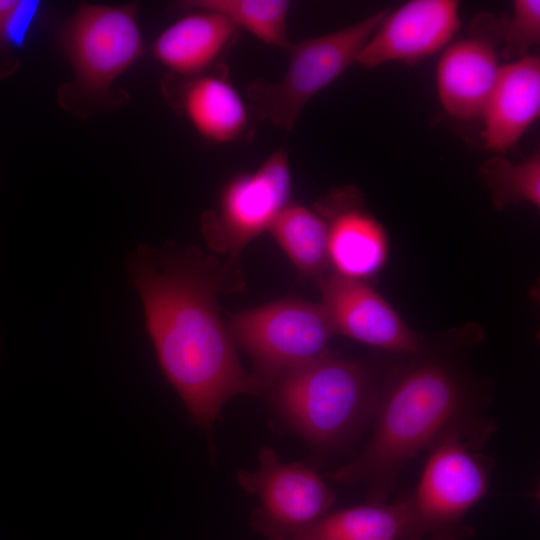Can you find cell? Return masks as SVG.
<instances>
[{
  "label": "cell",
  "instance_id": "ffe728a7",
  "mask_svg": "<svg viewBox=\"0 0 540 540\" xmlns=\"http://www.w3.org/2000/svg\"><path fill=\"white\" fill-rule=\"evenodd\" d=\"M480 177L490 190L498 210L508 205L528 202L540 206V154L536 151L520 163L503 156H494L483 163Z\"/></svg>",
  "mask_w": 540,
  "mask_h": 540
},
{
  "label": "cell",
  "instance_id": "ba28073f",
  "mask_svg": "<svg viewBox=\"0 0 540 540\" xmlns=\"http://www.w3.org/2000/svg\"><path fill=\"white\" fill-rule=\"evenodd\" d=\"M292 177L285 148L270 154L251 172L230 179L219 195L217 208L205 212L201 229L209 246L229 255L233 269L242 250L268 231L291 202Z\"/></svg>",
  "mask_w": 540,
  "mask_h": 540
},
{
  "label": "cell",
  "instance_id": "277c9868",
  "mask_svg": "<svg viewBox=\"0 0 540 540\" xmlns=\"http://www.w3.org/2000/svg\"><path fill=\"white\" fill-rule=\"evenodd\" d=\"M62 51L74 81L63 86L59 101L79 113L114 95L112 85L144 51L138 4L80 3L60 32ZM102 106V105H101Z\"/></svg>",
  "mask_w": 540,
  "mask_h": 540
},
{
  "label": "cell",
  "instance_id": "8992f818",
  "mask_svg": "<svg viewBox=\"0 0 540 540\" xmlns=\"http://www.w3.org/2000/svg\"><path fill=\"white\" fill-rule=\"evenodd\" d=\"M386 13L379 11L336 31L293 43L280 79H258L248 85L247 97L256 116L291 131L308 102L356 64Z\"/></svg>",
  "mask_w": 540,
  "mask_h": 540
},
{
  "label": "cell",
  "instance_id": "6da1fadb",
  "mask_svg": "<svg viewBox=\"0 0 540 540\" xmlns=\"http://www.w3.org/2000/svg\"><path fill=\"white\" fill-rule=\"evenodd\" d=\"M126 268L160 366L194 423L209 428L230 398L265 392L242 367L220 315L218 294L239 287L230 281L232 269L174 242L139 246Z\"/></svg>",
  "mask_w": 540,
  "mask_h": 540
},
{
  "label": "cell",
  "instance_id": "8fae6325",
  "mask_svg": "<svg viewBox=\"0 0 540 540\" xmlns=\"http://www.w3.org/2000/svg\"><path fill=\"white\" fill-rule=\"evenodd\" d=\"M459 2L413 0L386 13L363 46L356 64L416 63L445 49L460 27Z\"/></svg>",
  "mask_w": 540,
  "mask_h": 540
},
{
  "label": "cell",
  "instance_id": "44dd1931",
  "mask_svg": "<svg viewBox=\"0 0 540 540\" xmlns=\"http://www.w3.org/2000/svg\"><path fill=\"white\" fill-rule=\"evenodd\" d=\"M472 28L483 37L501 46V56L516 60L540 41V1L516 0L512 14L504 18L479 15Z\"/></svg>",
  "mask_w": 540,
  "mask_h": 540
},
{
  "label": "cell",
  "instance_id": "30bf717a",
  "mask_svg": "<svg viewBox=\"0 0 540 540\" xmlns=\"http://www.w3.org/2000/svg\"><path fill=\"white\" fill-rule=\"evenodd\" d=\"M315 283L335 334L403 355L424 346L422 335L411 329L367 282L329 270Z\"/></svg>",
  "mask_w": 540,
  "mask_h": 540
},
{
  "label": "cell",
  "instance_id": "d6986e66",
  "mask_svg": "<svg viewBox=\"0 0 540 540\" xmlns=\"http://www.w3.org/2000/svg\"><path fill=\"white\" fill-rule=\"evenodd\" d=\"M175 6L178 11L202 9L216 12L238 30H245L266 45L288 52L290 41L287 20L290 2L285 0H186Z\"/></svg>",
  "mask_w": 540,
  "mask_h": 540
},
{
  "label": "cell",
  "instance_id": "5b68a950",
  "mask_svg": "<svg viewBox=\"0 0 540 540\" xmlns=\"http://www.w3.org/2000/svg\"><path fill=\"white\" fill-rule=\"evenodd\" d=\"M494 431L489 420L456 428L430 448L417 488L404 498V540H421L455 525L484 496L492 462L477 450Z\"/></svg>",
  "mask_w": 540,
  "mask_h": 540
},
{
  "label": "cell",
  "instance_id": "5bb4252c",
  "mask_svg": "<svg viewBox=\"0 0 540 540\" xmlns=\"http://www.w3.org/2000/svg\"><path fill=\"white\" fill-rule=\"evenodd\" d=\"M497 53L492 42L475 35L444 49L436 82L448 114L461 120L481 117L500 71Z\"/></svg>",
  "mask_w": 540,
  "mask_h": 540
},
{
  "label": "cell",
  "instance_id": "4fadbf2b",
  "mask_svg": "<svg viewBox=\"0 0 540 540\" xmlns=\"http://www.w3.org/2000/svg\"><path fill=\"white\" fill-rule=\"evenodd\" d=\"M540 115V59L526 55L500 67L481 117L487 149L505 153Z\"/></svg>",
  "mask_w": 540,
  "mask_h": 540
},
{
  "label": "cell",
  "instance_id": "e0dca14e",
  "mask_svg": "<svg viewBox=\"0 0 540 540\" xmlns=\"http://www.w3.org/2000/svg\"><path fill=\"white\" fill-rule=\"evenodd\" d=\"M406 521L404 498L393 504L368 503L327 513L289 540H404Z\"/></svg>",
  "mask_w": 540,
  "mask_h": 540
},
{
  "label": "cell",
  "instance_id": "9c48e42d",
  "mask_svg": "<svg viewBox=\"0 0 540 540\" xmlns=\"http://www.w3.org/2000/svg\"><path fill=\"white\" fill-rule=\"evenodd\" d=\"M258 460L259 468L238 471L237 481L259 499L251 523L267 540H289L334 504L335 492L308 466L283 462L268 446L260 448Z\"/></svg>",
  "mask_w": 540,
  "mask_h": 540
},
{
  "label": "cell",
  "instance_id": "7a4b0ae2",
  "mask_svg": "<svg viewBox=\"0 0 540 540\" xmlns=\"http://www.w3.org/2000/svg\"><path fill=\"white\" fill-rule=\"evenodd\" d=\"M464 342L427 344L387 373L370 440L332 478L362 484L369 503H383L404 467L453 429L482 423L481 388L464 356Z\"/></svg>",
  "mask_w": 540,
  "mask_h": 540
},
{
  "label": "cell",
  "instance_id": "9a60e30c",
  "mask_svg": "<svg viewBox=\"0 0 540 540\" xmlns=\"http://www.w3.org/2000/svg\"><path fill=\"white\" fill-rule=\"evenodd\" d=\"M165 28L152 45L154 58L180 78H191L214 65L238 29L224 16L192 9Z\"/></svg>",
  "mask_w": 540,
  "mask_h": 540
},
{
  "label": "cell",
  "instance_id": "7c38bea8",
  "mask_svg": "<svg viewBox=\"0 0 540 540\" xmlns=\"http://www.w3.org/2000/svg\"><path fill=\"white\" fill-rule=\"evenodd\" d=\"M313 209L324 219L332 271L367 282L384 266L388 238L383 226L367 211L358 189L344 186L320 198Z\"/></svg>",
  "mask_w": 540,
  "mask_h": 540
},
{
  "label": "cell",
  "instance_id": "3957f363",
  "mask_svg": "<svg viewBox=\"0 0 540 540\" xmlns=\"http://www.w3.org/2000/svg\"><path fill=\"white\" fill-rule=\"evenodd\" d=\"M265 392L297 434L313 446L332 448L373 418L379 384L362 362L329 353L282 374Z\"/></svg>",
  "mask_w": 540,
  "mask_h": 540
},
{
  "label": "cell",
  "instance_id": "52a82bcc",
  "mask_svg": "<svg viewBox=\"0 0 540 540\" xmlns=\"http://www.w3.org/2000/svg\"><path fill=\"white\" fill-rule=\"evenodd\" d=\"M228 329L266 387L287 371L329 354L335 334L321 303L294 297L237 312Z\"/></svg>",
  "mask_w": 540,
  "mask_h": 540
},
{
  "label": "cell",
  "instance_id": "ac0fdd59",
  "mask_svg": "<svg viewBox=\"0 0 540 540\" xmlns=\"http://www.w3.org/2000/svg\"><path fill=\"white\" fill-rule=\"evenodd\" d=\"M268 231L303 277L315 281L328 271L327 226L313 208L291 201Z\"/></svg>",
  "mask_w": 540,
  "mask_h": 540
},
{
  "label": "cell",
  "instance_id": "7402d4cb",
  "mask_svg": "<svg viewBox=\"0 0 540 540\" xmlns=\"http://www.w3.org/2000/svg\"><path fill=\"white\" fill-rule=\"evenodd\" d=\"M18 2L19 0H0V79L12 75L19 65L7 41L8 21Z\"/></svg>",
  "mask_w": 540,
  "mask_h": 540
},
{
  "label": "cell",
  "instance_id": "2e32d148",
  "mask_svg": "<svg viewBox=\"0 0 540 540\" xmlns=\"http://www.w3.org/2000/svg\"><path fill=\"white\" fill-rule=\"evenodd\" d=\"M174 104L205 140L237 141L249 125V110L241 94L222 74L204 73L175 82Z\"/></svg>",
  "mask_w": 540,
  "mask_h": 540
}]
</instances>
